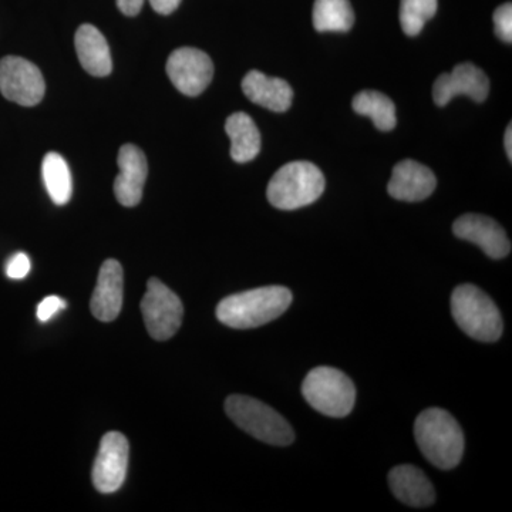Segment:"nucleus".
<instances>
[{
	"label": "nucleus",
	"instance_id": "f257e3e1",
	"mask_svg": "<svg viewBox=\"0 0 512 512\" xmlns=\"http://www.w3.org/2000/svg\"><path fill=\"white\" fill-rule=\"evenodd\" d=\"M292 292L285 286H264L222 299L217 318L232 329H254L278 319L288 311Z\"/></svg>",
	"mask_w": 512,
	"mask_h": 512
},
{
	"label": "nucleus",
	"instance_id": "f03ea898",
	"mask_svg": "<svg viewBox=\"0 0 512 512\" xmlns=\"http://www.w3.org/2000/svg\"><path fill=\"white\" fill-rule=\"evenodd\" d=\"M414 436L423 456L441 470H453L464 454L460 424L443 409L424 410L414 423Z\"/></svg>",
	"mask_w": 512,
	"mask_h": 512
},
{
	"label": "nucleus",
	"instance_id": "7ed1b4c3",
	"mask_svg": "<svg viewBox=\"0 0 512 512\" xmlns=\"http://www.w3.org/2000/svg\"><path fill=\"white\" fill-rule=\"evenodd\" d=\"M325 184V177L315 164L292 161L276 171L269 181L266 197L278 210H299L318 201Z\"/></svg>",
	"mask_w": 512,
	"mask_h": 512
},
{
	"label": "nucleus",
	"instance_id": "20e7f679",
	"mask_svg": "<svg viewBox=\"0 0 512 512\" xmlns=\"http://www.w3.org/2000/svg\"><path fill=\"white\" fill-rule=\"evenodd\" d=\"M451 312L458 328L478 342H495L503 335L504 323L497 305L477 286H457L451 296Z\"/></svg>",
	"mask_w": 512,
	"mask_h": 512
},
{
	"label": "nucleus",
	"instance_id": "39448f33",
	"mask_svg": "<svg viewBox=\"0 0 512 512\" xmlns=\"http://www.w3.org/2000/svg\"><path fill=\"white\" fill-rule=\"evenodd\" d=\"M225 412L239 429L256 440L279 447L289 446L295 440L291 424L268 404L254 397L242 394L229 396L225 402Z\"/></svg>",
	"mask_w": 512,
	"mask_h": 512
},
{
	"label": "nucleus",
	"instance_id": "423d86ee",
	"mask_svg": "<svg viewBox=\"0 0 512 512\" xmlns=\"http://www.w3.org/2000/svg\"><path fill=\"white\" fill-rule=\"evenodd\" d=\"M302 394L316 412L336 419L349 416L356 402L355 384L333 367L311 370L303 380Z\"/></svg>",
	"mask_w": 512,
	"mask_h": 512
},
{
	"label": "nucleus",
	"instance_id": "0eeeda50",
	"mask_svg": "<svg viewBox=\"0 0 512 512\" xmlns=\"http://www.w3.org/2000/svg\"><path fill=\"white\" fill-rule=\"evenodd\" d=\"M141 312L148 335L158 342L173 338L183 323V302L157 278L148 279Z\"/></svg>",
	"mask_w": 512,
	"mask_h": 512
},
{
	"label": "nucleus",
	"instance_id": "6e6552de",
	"mask_svg": "<svg viewBox=\"0 0 512 512\" xmlns=\"http://www.w3.org/2000/svg\"><path fill=\"white\" fill-rule=\"evenodd\" d=\"M0 93L19 106H37L45 97V77L35 64L23 57H3L0 60Z\"/></svg>",
	"mask_w": 512,
	"mask_h": 512
},
{
	"label": "nucleus",
	"instance_id": "1a4fd4ad",
	"mask_svg": "<svg viewBox=\"0 0 512 512\" xmlns=\"http://www.w3.org/2000/svg\"><path fill=\"white\" fill-rule=\"evenodd\" d=\"M167 74L178 92L200 96L210 86L214 64L207 53L194 47H181L168 57Z\"/></svg>",
	"mask_w": 512,
	"mask_h": 512
},
{
	"label": "nucleus",
	"instance_id": "9d476101",
	"mask_svg": "<svg viewBox=\"0 0 512 512\" xmlns=\"http://www.w3.org/2000/svg\"><path fill=\"white\" fill-rule=\"evenodd\" d=\"M130 446L124 434L110 431L101 439L93 466V484L101 494L119 491L126 481Z\"/></svg>",
	"mask_w": 512,
	"mask_h": 512
},
{
	"label": "nucleus",
	"instance_id": "9b49d317",
	"mask_svg": "<svg viewBox=\"0 0 512 512\" xmlns=\"http://www.w3.org/2000/svg\"><path fill=\"white\" fill-rule=\"evenodd\" d=\"M490 93L487 74L473 63H461L453 72L437 77L433 86V99L437 106L444 107L454 97L467 96L477 103H483Z\"/></svg>",
	"mask_w": 512,
	"mask_h": 512
},
{
	"label": "nucleus",
	"instance_id": "f8f14e48",
	"mask_svg": "<svg viewBox=\"0 0 512 512\" xmlns=\"http://www.w3.org/2000/svg\"><path fill=\"white\" fill-rule=\"evenodd\" d=\"M457 238L473 242L493 259H503L511 252V242L504 228L485 215L466 214L453 225Z\"/></svg>",
	"mask_w": 512,
	"mask_h": 512
},
{
	"label": "nucleus",
	"instance_id": "ddd939ff",
	"mask_svg": "<svg viewBox=\"0 0 512 512\" xmlns=\"http://www.w3.org/2000/svg\"><path fill=\"white\" fill-rule=\"evenodd\" d=\"M120 173L114 181V194L123 207H136L143 198L144 184L148 175L147 158L140 148L134 144H126L120 148Z\"/></svg>",
	"mask_w": 512,
	"mask_h": 512
},
{
	"label": "nucleus",
	"instance_id": "4468645a",
	"mask_svg": "<svg viewBox=\"0 0 512 512\" xmlns=\"http://www.w3.org/2000/svg\"><path fill=\"white\" fill-rule=\"evenodd\" d=\"M436 175L426 165L414 160H403L394 165L387 191L394 200L419 202L436 190Z\"/></svg>",
	"mask_w": 512,
	"mask_h": 512
},
{
	"label": "nucleus",
	"instance_id": "2eb2a0df",
	"mask_svg": "<svg viewBox=\"0 0 512 512\" xmlns=\"http://www.w3.org/2000/svg\"><path fill=\"white\" fill-rule=\"evenodd\" d=\"M124 274L116 259H107L101 265L99 279L94 289L90 309L100 322H113L123 308Z\"/></svg>",
	"mask_w": 512,
	"mask_h": 512
},
{
	"label": "nucleus",
	"instance_id": "dca6fc26",
	"mask_svg": "<svg viewBox=\"0 0 512 512\" xmlns=\"http://www.w3.org/2000/svg\"><path fill=\"white\" fill-rule=\"evenodd\" d=\"M390 490L397 500L409 507H430L436 501V491L420 468L404 464L389 473Z\"/></svg>",
	"mask_w": 512,
	"mask_h": 512
},
{
	"label": "nucleus",
	"instance_id": "f3484780",
	"mask_svg": "<svg viewBox=\"0 0 512 512\" xmlns=\"http://www.w3.org/2000/svg\"><path fill=\"white\" fill-rule=\"evenodd\" d=\"M242 92L252 103L265 109L284 113L291 107L293 90L279 77H269L258 70H251L242 80Z\"/></svg>",
	"mask_w": 512,
	"mask_h": 512
},
{
	"label": "nucleus",
	"instance_id": "a211bd4d",
	"mask_svg": "<svg viewBox=\"0 0 512 512\" xmlns=\"http://www.w3.org/2000/svg\"><path fill=\"white\" fill-rule=\"evenodd\" d=\"M74 45L79 62L87 73L96 77L109 76L113 70L109 43L96 26H80L74 37Z\"/></svg>",
	"mask_w": 512,
	"mask_h": 512
},
{
	"label": "nucleus",
	"instance_id": "6ab92c4d",
	"mask_svg": "<svg viewBox=\"0 0 512 512\" xmlns=\"http://www.w3.org/2000/svg\"><path fill=\"white\" fill-rule=\"evenodd\" d=\"M225 131L231 140V157L235 163H249L258 156L261 133L247 113L231 114L225 123Z\"/></svg>",
	"mask_w": 512,
	"mask_h": 512
},
{
	"label": "nucleus",
	"instance_id": "aec40b11",
	"mask_svg": "<svg viewBox=\"0 0 512 512\" xmlns=\"http://www.w3.org/2000/svg\"><path fill=\"white\" fill-rule=\"evenodd\" d=\"M313 26L318 32H349L355 12L349 0H315Z\"/></svg>",
	"mask_w": 512,
	"mask_h": 512
},
{
	"label": "nucleus",
	"instance_id": "412c9836",
	"mask_svg": "<svg viewBox=\"0 0 512 512\" xmlns=\"http://www.w3.org/2000/svg\"><path fill=\"white\" fill-rule=\"evenodd\" d=\"M353 110L360 116L369 117L377 130L390 131L396 127V106L386 94L366 90L356 94Z\"/></svg>",
	"mask_w": 512,
	"mask_h": 512
},
{
	"label": "nucleus",
	"instance_id": "4be33fe9",
	"mask_svg": "<svg viewBox=\"0 0 512 512\" xmlns=\"http://www.w3.org/2000/svg\"><path fill=\"white\" fill-rule=\"evenodd\" d=\"M43 181L50 198L56 205H64L72 198V174L60 154L47 153L42 164Z\"/></svg>",
	"mask_w": 512,
	"mask_h": 512
},
{
	"label": "nucleus",
	"instance_id": "5701e85b",
	"mask_svg": "<svg viewBox=\"0 0 512 512\" xmlns=\"http://www.w3.org/2000/svg\"><path fill=\"white\" fill-rule=\"evenodd\" d=\"M437 0H402L400 23L407 36H419L424 25L437 12Z\"/></svg>",
	"mask_w": 512,
	"mask_h": 512
},
{
	"label": "nucleus",
	"instance_id": "b1692460",
	"mask_svg": "<svg viewBox=\"0 0 512 512\" xmlns=\"http://www.w3.org/2000/svg\"><path fill=\"white\" fill-rule=\"evenodd\" d=\"M494 30L503 42H512V5L504 3L494 12Z\"/></svg>",
	"mask_w": 512,
	"mask_h": 512
},
{
	"label": "nucleus",
	"instance_id": "393cba45",
	"mask_svg": "<svg viewBox=\"0 0 512 512\" xmlns=\"http://www.w3.org/2000/svg\"><path fill=\"white\" fill-rule=\"evenodd\" d=\"M64 308H66V302L60 299L59 296H47L37 306V319L43 323L49 322L57 312L62 311Z\"/></svg>",
	"mask_w": 512,
	"mask_h": 512
},
{
	"label": "nucleus",
	"instance_id": "a878e982",
	"mask_svg": "<svg viewBox=\"0 0 512 512\" xmlns=\"http://www.w3.org/2000/svg\"><path fill=\"white\" fill-rule=\"evenodd\" d=\"M30 272V259L26 254L13 255L12 258L9 259L8 265H6V275L9 276L10 279H23L28 276Z\"/></svg>",
	"mask_w": 512,
	"mask_h": 512
},
{
	"label": "nucleus",
	"instance_id": "bb28decb",
	"mask_svg": "<svg viewBox=\"0 0 512 512\" xmlns=\"http://www.w3.org/2000/svg\"><path fill=\"white\" fill-rule=\"evenodd\" d=\"M150 3L160 15H171L180 6L181 0H150Z\"/></svg>",
	"mask_w": 512,
	"mask_h": 512
},
{
	"label": "nucleus",
	"instance_id": "cd10ccee",
	"mask_svg": "<svg viewBox=\"0 0 512 512\" xmlns=\"http://www.w3.org/2000/svg\"><path fill=\"white\" fill-rule=\"evenodd\" d=\"M144 0H117V6L126 16H136L143 9Z\"/></svg>",
	"mask_w": 512,
	"mask_h": 512
},
{
	"label": "nucleus",
	"instance_id": "c85d7f7f",
	"mask_svg": "<svg viewBox=\"0 0 512 512\" xmlns=\"http://www.w3.org/2000/svg\"><path fill=\"white\" fill-rule=\"evenodd\" d=\"M512 127H507V131H505V137H504V144H505V151H507V156L512 160Z\"/></svg>",
	"mask_w": 512,
	"mask_h": 512
}]
</instances>
